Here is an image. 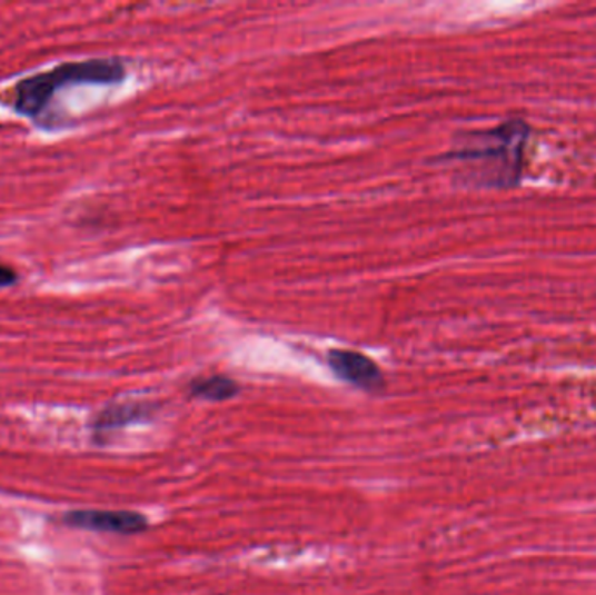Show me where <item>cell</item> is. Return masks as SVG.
<instances>
[{"label": "cell", "instance_id": "6", "mask_svg": "<svg viewBox=\"0 0 596 595\" xmlns=\"http://www.w3.org/2000/svg\"><path fill=\"white\" fill-rule=\"evenodd\" d=\"M189 391L192 397L208 401H224L239 395L241 388L235 379L226 376L202 377L190 383Z\"/></svg>", "mask_w": 596, "mask_h": 595}, {"label": "cell", "instance_id": "5", "mask_svg": "<svg viewBox=\"0 0 596 595\" xmlns=\"http://www.w3.org/2000/svg\"><path fill=\"white\" fill-rule=\"evenodd\" d=\"M152 414V407L149 404H116L101 410L95 419L93 428L97 432H109V429L122 428L126 425L143 422Z\"/></svg>", "mask_w": 596, "mask_h": 595}, {"label": "cell", "instance_id": "2", "mask_svg": "<svg viewBox=\"0 0 596 595\" xmlns=\"http://www.w3.org/2000/svg\"><path fill=\"white\" fill-rule=\"evenodd\" d=\"M126 69L118 58L70 61L49 72L21 79L12 91V107L24 118H41L58 91L76 85H119L125 81Z\"/></svg>", "mask_w": 596, "mask_h": 595}, {"label": "cell", "instance_id": "4", "mask_svg": "<svg viewBox=\"0 0 596 595\" xmlns=\"http://www.w3.org/2000/svg\"><path fill=\"white\" fill-rule=\"evenodd\" d=\"M327 360L335 376L356 388L377 391L384 386V374L379 365L362 353L351 351V349H331Z\"/></svg>", "mask_w": 596, "mask_h": 595}, {"label": "cell", "instance_id": "7", "mask_svg": "<svg viewBox=\"0 0 596 595\" xmlns=\"http://www.w3.org/2000/svg\"><path fill=\"white\" fill-rule=\"evenodd\" d=\"M18 281V272L6 264H0V290L12 287Z\"/></svg>", "mask_w": 596, "mask_h": 595}, {"label": "cell", "instance_id": "1", "mask_svg": "<svg viewBox=\"0 0 596 595\" xmlns=\"http://www.w3.org/2000/svg\"><path fill=\"white\" fill-rule=\"evenodd\" d=\"M527 140L528 126L511 119L491 130L464 135L441 159L459 165L464 180L473 186L506 189L520 180Z\"/></svg>", "mask_w": 596, "mask_h": 595}, {"label": "cell", "instance_id": "3", "mask_svg": "<svg viewBox=\"0 0 596 595\" xmlns=\"http://www.w3.org/2000/svg\"><path fill=\"white\" fill-rule=\"evenodd\" d=\"M64 526L77 529L116 533V535H138L149 527V520L137 512L73 510L63 515Z\"/></svg>", "mask_w": 596, "mask_h": 595}]
</instances>
